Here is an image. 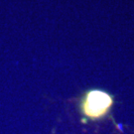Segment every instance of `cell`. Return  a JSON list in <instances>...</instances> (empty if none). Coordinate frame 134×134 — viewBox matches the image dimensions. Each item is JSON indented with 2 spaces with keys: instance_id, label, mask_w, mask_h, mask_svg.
Returning <instances> with one entry per match:
<instances>
[{
  "instance_id": "obj_1",
  "label": "cell",
  "mask_w": 134,
  "mask_h": 134,
  "mask_svg": "<svg viewBox=\"0 0 134 134\" xmlns=\"http://www.w3.org/2000/svg\"><path fill=\"white\" fill-rule=\"evenodd\" d=\"M112 97L107 92L93 90L86 93L81 103V108L86 116L91 119H98L108 112L112 105Z\"/></svg>"
}]
</instances>
